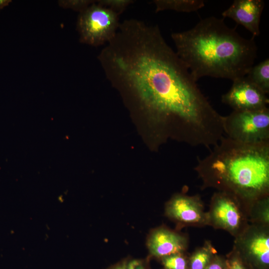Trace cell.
<instances>
[{"mask_svg": "<svg viewBox=\"0 0 269 269\" xmlns=\"http://www.w3.org/2000/svg\"><path fill=\"white\" fill-rule=\"evenodd\" d=\"M98 59L106 78L141 110L191 146L210 148L224 137L223 117L200 91L157 25L130 18Z\"/></svg>", "mask_w": 269, "mask_h": 269, "instance_id": "cell-1", "label": "cell"}, {"mask_svg": "<svg viewBox=\"0 0 269 269\" xmlns=\"http://www.w3.org/2000/svg\"><path fill=\"white\" fill-rule=\"evenodd\" d=\"M171 37L176 53L196 81L205 76L232 81L245 77L257 57L255 37H242L224 18H205Z\"/></svg>", "mask_w": 269, "mask_h": 269, "instance_id": "cell-2", "label": "cell"}, {"mask_svg": "<svg viewBox=\"0 0 269 269\" xmlns=\"http://www.w3.org/2000/svg\"><path fill=\"white\" fill-rule=\"evenodd\" d=\"M194 168L202 188L236 196L247 213L256 201L269 196V142L249 144L224 136Z\"/></svg>", "mask_w": 269, "mask_h": 269, "instance_id": "cell-3", "label": "cell"}, {"mask_svg": "<svg viewBox=\"0 0 269 269\" xmlns=\"http://www.w3.org/2000/svg\"><path fill=\"white\" fill-rule=\"evenodd\" d=\"M120 24L118 14L95 0L78 15L79 41L95 47L106 44L115 36Z\"/></svg>", "mask_w": 269, "mask_h": 269, "instance_id": "cell-4", "label": "cell"}, {"mask_svg": "<svg viewBox=\"0 0 269 269\" xmlns=\"http://www.w3.org/2000/svg\"><path fill=\"white\" fill-rule=\"evenodd\" d=\"M226 137L249 144L269 142V109L256 111H233L223 117Z\"/></svg>", "mask_w": 269, "mask_h": 269, "instance_id": "cell-5", "label": "cell"}, {"mask_svg": "<svg viewBox=\"0 0 269 269\" xmlns=\"http://www.w3.org/2000/svg\"><path fill=\"white\" fill-rule=\"evenodd\" d=\"M208 226L228 232L234 238L250 224L243 204L232 194L217 191L212 195L207 211Z\"/></svg>", "mask_w": 269, "mask_h": 269, "instance_id": "cell-6", "label": "cell"}, {"mask_svg": "<svg viewBox=\"0 0 269 269\" xmlns=\"http://www.w3.org/2000/svg\"><path fill=\"white\" fill-rule=\"evenodd\" d=\"M233 248L251 269H268L269 226L250 224L235 238Z\"/></svg>", "mask_w": 269, "mask_h": 269, "instance_id": "cell-7", "label": "cell"}, {"mask_svg": "<svg viewBox=\"0 0 269 269\" xmlns=\"http://www.w3.org/2000/svg\"><path fill=\"white\" fill-rule=\"evenodd\" d=\"M165 216L179 227H203L208 226L207 212L205 211L200 196L184 193L174 195L165 204Z\"/></svg>", "mask_w": 269, "mask_h": 269, "instance_id": "cell-8", "label": "cell"}, {"mask_svg": "<svg viewBox=\"0 0 269 269\" xmlns=\"http://www.w3.org/2000/svg\"><path fill=\"white\" fill-rule=\"evenodd\" d=\"M222 102L233 111H256L267 108L269 101L266 94L244 77L233 81Z\"/></svg>", "mask_w": 269, "mask_h": 269, "instance_id": "cell-9", "label": "cell"}, {"mask_svg": "<svg viewBox=\"0 0 269 269\" xmlns=\"http://www.w3.org/2000/svg\"><path fill=\"white\" fill-rule=\"evenodd\" d=\"M188 245L187 235L163 226L152 230L146 240L150 256L159 260L173 254L185 252Z\"/></svg>", "mask_w": 269, "mask_h": 269, "instance_id": "cell-10", "label": "cell"}, {"mask_svg": "<svg viewBox=\"0 0 269 269\" xmlns=\"http://www.w3.org/2000/svg\"><path fill=\"white\" fill-rule=\"evenodd\" d=\"M264 6L262 0H235L222 15L244 26L255 37L260 34V23Z\"/></svg>", "mask_w": 269, "mask_h": 269, "instance_id": "cell-11", "label": "cell"}, {"mask_svg": "<svg viewBox=\"0 0 269 269\" xmlns=\"http://www.w3.org/2000/svg\"><path fill=\"white\" fill-rule=\"evenodd\" d=\"M152 3L155 5V12L168 10L191 12L205 5V2L202 0H154Z\"/></svg>", "mask_w": 269, "mask_h": 269, "instance_id": "cell-12", "label": "cell"}, {"mask_svg": "<svg viewBox=\"0 0 269 269\" xmlns=\"http://www.w3.org/2000/svg\"><path fill=\"white\" fill-rule=\"evenodd\" d=\"M246 78L267 95L269 93V59L253 65Z\"/></svg>", "mask_w": 269, "mask_h": 269, "instance_id": "cell-13", "label": "cell"}, {"mask_svg": "<svg viewBox=\"0 0 269 269\" xmlns=\"http://www.w3.org/2000/svg\"><path fill=\"white\" fill-rule=\"evenodd\" d=\"M211 241L206 240L189 256L190 269H205L217 255Z\"/></svg>", "mask_w": 269, "mask_h": 269, "instance_id": "cell-14", "label": "cell"}, {"mask_svg": "<svg viewBox=\"0 0 269 269\" xmlns=\"http://www.w3.org/2000/svg\"><path fill=\"white\" fill-rule=\"evenodd\" d=\"M250 224L269 226V196L255 201L248 208Z\"/></svg>", "mask_w": 269, "mask_h": 269, "instance_id": "cell-15", "label": "cell"}, {"mask_svg": "<svg viewBox=\"0 0 269 269\" xmlns=\"http://www.w3.org/2000/svg\"><path fill=\"white\" fill-rule=\"evenodd\" d=\"M159 260L163 269H190L189 257L186 252L173 254Z\"/></svg>", "mask_w": 269, "mask_h": 269, "instance_id": "cell-16", "label": "cell"}, {"mask_svg": "<svg viewBox=\"0 0 269 269\" xmlns=\"http://www.w3.org/2000/svg\"><path fill=\"white\" fill-rule=\"evenodd\" d=\"M107 269H151L147 259L128 258L116 263Z\"/></svg>", "mask_w": 269, "mask_h": 269, "instance_id": "cell-17", "label": "cell"}, {"mask_svg": "<svg viewBox=\"0 0 269 269\" xmlns=\"http://www.w3.org/2000/svg\"><path fill=\"white\" fill-rule=\"evenodd\" d=\"M96 2L105 7H107L119 15L122 13L127 8L134 2L133 0H99Z\"/></svg>", "mask_w": 269, "mask_h": 269, "instance_id": "cell-18", "label": "cell"}, {"mask_svg": "<svg viewBox=\"0 0 269 269\" xmlns=\"http://www.w3.org/2000/svg\"><path fill=\"white\" fill-rule=\"evenodd\" d=\"M225 263L226 269H251L233 248L225 259Z\"/></svg>", "mask_w": 269, "mask_h": 269, "instance_id": "cell-19", "label": "cell"}, {"mask_svg": "<svg viewBox=\"0 0 269 269\" xmlns=\"http://www.w3.org/2000/svg\"><path fill=\"white\" fill-rule=\"evenodd\" d=\"M95 1L90 0H61L59 1V4L63 7L71 8L80 12Z\"/></svg>", "mask_w": 269, "mask_h": 269, "instance_id": "cell-20", "label": "cell"}, {"mask_svg": "<svg viewBox=\"0 0 269 269\" xmlns=\"http://www.w3.org/2000/svg\"><path fill=\"white\" fill-rule=\"evenodd\" d=\"M205 269H226L225 259L216 255Z\"/></svg>", "mask_w": 269, "mask_h": 269, "instance_id": "cell-21", "label": "cell"}, {"mask_svg": "<svg viewBox=\"0 0 269 269\" xmlns=\"http://www.w3.org/2000/svg\"><path fill=\"white\" fill-rule=\"evenodd\" d=\"M11 1L10 0H0V9L7 6Z\"/></svg>", "mask_w": 269, "mask_h": 269, "instance_id": "cell-22", "label": "cell"}]
</instances>
